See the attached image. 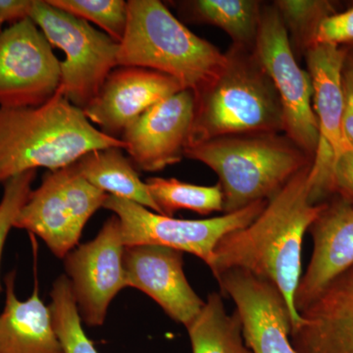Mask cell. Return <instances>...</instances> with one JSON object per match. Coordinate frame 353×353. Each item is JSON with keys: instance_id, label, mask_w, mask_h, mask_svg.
Here are the masks:
<instances>
[{"instance_id": "1", "label": "cell", "mask_w": 353, "mask_h": 353, "mask_svg": "<svg viewBox=\"0 0 353 353\" xmlns=\"http://www.w3.org/2000/svg\"><path fill=\"white\" fill-rule=\"evenodd\" d=\"M311 165L271 197L256 219L219 241L210 266L216 280L224 272L241 269L273 283L289 305L292 329L301 321L294 296L301 279L304 234L325 208L311 201Z\"/></svg>"}, {"instance_id": "2", "label": "cell", "mask_w": 353, "mask_h": 353, "mask_svg": "<svg viewBox=\"0 0 353 353\" xmlns=\"http://www.w3.org/2000/svg\"><path fill=\"white\" fill-rule=\"evenodd\" d=\"M109 148L125 150V143L95 128L59 88L43 105L0 108V183L41 167L58 170Z\"/></svg>"}, {"instance_id": "3", "label": "cell", "mask_w": 353, "mask_h": 353, "mask_svg": "<svg viewBox=\"0 0 353 353\" xmlns=\"http://www.w3.org/2000/svg\"><path fill=\"white\" fill-rule=\"evenodd\" d=\"M227 63V54L190 31L161 1H128L118 66L141 67L173 77L196 99Z\"/></svg>"}, {"instance_id": "4", "label": "cell", "mask_w": 353, "mask_h": 353, "mask_svg": "<svg viewBox=\"0 0 353 353\" xmlns=\"http://www.w3.org/2000/svg\"><path fill=\"white\" fill-rule=\"evenodd\" d=\"M227 55L226 67L194 99L187 148L224 137L284 131L277 92L254 51L234 46Z\"/></svg>"}, {"instance_id": "5", "label": "cell", "mask_w": 353, "mask_h": 353, "mask_svg": "<svg viewBox=\"0 0 353 353\" xmlns=\"http://www.w3.org/2000/svg\"><path fill=\"white\" fill-rule=\"evenodd\" d=\"M185 157L217 174L225 214L275 196L305 168L307 154L278 134H241L212 139L187 148Z\"/></svg>"}, {"instance_id": "6", "label": "cell", "mask_w": 353, "mask_h": 353, "mask_svg": "<svg viewBox=\"0 0 353 353\" xmlns=\"http://www.w3.org/2000/svg\"><path fill=\"white\" fill-rule=\"evenodd\" d=\"M30 19L51 46L65 53L60 62V92L73 105L87 108L118 67L119 43L87 21L43 0H34Z\"/></svg>"}, {"instance_id": "7", "label": "cell", "mask_w": 353, "mask_h": 353, "mask_svg": "<svg viewBox=\"0 0 353 353\" xmlns=\"http://www.w3.org/2000/svg\"><path fill=\"white\" fill-rule=\"evenodd\" d=\"M108 196L85 180L75 164L50 171L39 188L32 190L14 227L37 234L55 256L65 259Z\"/></svg>"}, {"instance_id": "8", "label": "cell", "mask_w": 353, "mask_h": 353, "mask_svg": "<svg viewBox=\"0 0 353 353\" xmlns=\"http://www.w3.org/2000/svg\"><path fill=\"white\" fill-rule=\"evenodd\" d=\"M267 202H254L236 212L203 220L176 219L113 196H108L103 208L119 218L125 246H166L192 253L210 268L219 241L231 232L248 226L263 211Z\"/></svg>"}, {"instance_id": "9", "label": "cell", "mask_w": 353, "mask_h": 353, "mask_svg": "<svg viewBox=\"0 0 353 353\" xmlns=\"http://www.w3.org/2000/svg\"><path fill=\"white\" fill-rule=\"evenodd\" d=\"M253 51L277 92L287 138L306 154H315L319 129L311 103V77L297 64L289 32L276 6L262 10Z\"/></svg>"}, {"instance_id": "10", "label": "cell", "mask_w": 353, "mask_h": 353, "mask_svg": "<svg viewBox=\"0 0 353 353\" xmlns=\"http://www.w3.org/2000/svg\"><path fill=\"white\" fill-rule=\"evenodd\" d=\"M60 61L32 19L0 34V108L43 105L60 85Z\"/></svg>"}, {"instance_id": "11", "label": "cell", "mask_w": 353, "mask_h": 353, "mask_svg": "<svg viewBox=\"0 0 353 353\" xmlns=\"http://www.w3.org/2000/svg\"><path fill=\"white\" fill-rule=\"evenodd\" d=\"M124 248L121 222L114 215L94 240L65 256L79 313L88 326H102L109 304L121 290L129 288L123 266Z\"/></svg>"}, {"instance_id": "12", "label": "cell", "mask_w": 353, "mask_h": 353, "mask_svg": "<svg viewBox=\"0 0 353 353\" xmlns=\"http://www.w3.org/2000/svg\"><path fill=\"white\" fill-rule=\"evenodd\" d=\"M345 59L347 52L336 46L314 44L306 51L313 87L314 112L319 129V141L309 178L311 185L318 192L331 189L336 160L343 152L352 150L343 132Z\"/></svg>"}, {"instance_id": "13", "label": "cell", "mask_w": 353, "mask_h": 353, "mask_svg": "<svg viewBox=\"0 0 353 353\" xmlns=\"http://www.w3.org/2000/svg\"><path fill=\"white\" fill-rule=\"evenodd\" d=\"M217 281L222 296L236 304L246 347L252 353H296L290 343L292 312L273 283L241 269L224 272Z\"/></svg>"}, {"instance_id": "14", "label": "cell", "mask_w": 353, "mask_h": 353, "mask_svg": "<svg viewBox=\"0 0 353 353\" xmlns=\"http://www.w3.org/2000/svg\"><path fill=\"white\" fill-rule=\"evenodd\" d=\"M194 95L183 90L157 102L123 132L125 150L141 170L157 172L185 157L194 116Z\"/></svg>"}, {"instance_id": "15", "label": "cell", "mask_w": 353, "mask_h": 353, "mask_svg": "<svg viewBox=\"0 0 353 353\" xmlns=\"http://www.w3.org/2000/svg\"><path fill=\"white\" fill-rule=\"evenodd\" d=\"M128 287L152 297L174 321L187 327L204 306L183 273V252L160 245L125 246Z\"/></svg>"}, {"instance_id": "16", "label": "cell", "mask_w": 353, "mask_h": 353, "mask_svg": "<svg viewBox=\"0 0 353 353\" xmlns=\"http://www.w3.org/2000/svg\"><path fill=\"white\" fill-rule=\"evenodd\" d=\"M183 90L176 79L166 74L141 67L118 66L83 112L102 132L117 138L148 109Z\"/></svg>"}, {"instance_id": "17", "label": "cell", "mask_w": 353, "mask_h": 353, "mask_svg": "<svg viewBox=\"0 0 353 353\" xmlns=\"http://www.w3.org/2000/svg\"><path fill=\"white\" fill-rule=\"evenodd\" d=\"M299 314L290 331L296 353H353V265Z\"/></svg>"}, {"instance_id": "18", "label": "cell", "mask_w": 353, "mask_h": 353, "mask_svg": "<svg viewBox=\"0 0 353 353\" xmlns=\"http://www.w3.org/2000/svg\"><path fill=\"white\" fill-rule=\"evenodd\" d=\"M313 252L294 296L297 313L309 305L336 276L353 265V206L347 201L325 203L308 230Z\"/></svg>"}, {"instance_id": "19", "label": "cell", "mask_w": 353, "mask_h": 353, "mask_svg": "<svg viewBox=\"0 0 353 353\" xmlns=\"http://www.w3.org/2000/svg\"><path fill=\"white\" fill-rule=\"evenodd\" d=\"M6 303L0 314V353H64L53 328L50 307L36 287L32 296L21 301L15 294V273L6 280Z\"/></svg>"}, {"instance_id": "20", "label": "cell", "mask_w": 353, "mask_h": 353, "mask_svg": "<svg viewBox=\"0 0 353 353\" xmlns=\"http://www.w3.org/2000/svg\"><path fill=\"white\" fill-rule=\"evenodd\" d=\"M122 148L92 150L81 157L75 167L85 180L109 196L120 197L161 214L145 183Z\"/></svg>"}, {"instance_id": "21", "label": "cell", "mask_w": 353, "mask_h": 353, "mask_svg": "<svg viewBox=\"0 0 353 353\" xmlns=\"http://www.w3.org/2000/svg\"><path fill=\"white\" fill-rule=\"evenodd\" d=\"M192 353H252L246 347L238 310L228 314L222 294H209L201 312L185 327Z\"/></svg>"}, {"instance_id": "22", "label": "cell", "mask_w": 353, "mask_h": 353, "mask_svg": "<svg viewBox=\"0 0 353 353\" xmlns=\"http://www.w3.org/2000/svg\"><path fill=\"white\" fill-rule=\"evenodd\" d=\"M197 20L214 25L226 32L234 46L253 50L259 32L262 10L253 0H197L189 2Z\"/></svg>"}, {"instance_id": "23", "label": "cell", "mask_w": 353, "mask_h": 353, "mask_svg": "<svg viewBox=\"0 0 353 353\" xmlns=\"http://www.w3.org/2000/svg\"><path fill=\"white\" fill-rule=\"evenodd\" d=\"M145 183L162 215L173 217L179 210L209 215L224 209V194L220 183L205 187L174 178H150Z\"/></svg>"}, {"instance_id": "24", "label": "cell", "mask_w": 353, "mask_h": 353, "mask_svg": "<svg viewBox=\"0 0 353 353\" xmlns=\"http://www.w3.org/2000/svg\"><path fill=\"white\" fill-rule=\"evenodd\" d=\"M50 296L53 328L64 353H99L83 332L82 318L67 276L55 281Z\"/></svg>"}, {"instance_id": "25", "label": "cell", "mask_w": 353, "mask_h": 353, "mask_svg": "<svg viewBox=\"0 0 353 353\" xmlns=\"http://www.w3.org/2000/svg\"><path fill=\"white\" fill-rule=\"evenodd\" d=\"M75 17L94 23L120 43L128 24V2L123 0H48Z\"/></svg>"}, {"instance_id": "26", "label": "cell", "mask_w": 353, "mask_h": 353, "mask_svg": "<svg viewBox=\"0 0 353 353\" xmlns=\"http://www.w3.org/2000/svg\"><path fill=\"white\" fill-rule=\"evenodd\" d=\"M285 27L294 32L297 41H304L307 48L316 27L329 16L330 4L313 0H280L275 2Z\"/></svg>"}, {"instance_id": "27", "label": "cell", "mask_w": 353, "mask_h": 353, "mask_svg": "<svg viewBox=\"0 0 353 353\" xmlns=\"http://www.w3.org/2000/svg\"><path fill=\"white\" fill-rule=\"evenodd\" d=\"M37 170L27 171L4 183L3 196L0 201V259L9 231L31 194Z\"/></svg>"}, {"instance_id": "28", "label": "cell", "mask_w": 353, "mask_h": 353, "mask_svg": "<svg viewBox=\"0 0 353 353\" xmlns=\"http://www.w3.org/2000/svg\"><path fill=\"white\" fill-rule=\"evenodd\" d=\"M350 41H353V8L323 18L316 27L309 46L314 44L339 46Z\"/></svg>"}, {"instance_id": "29", "label": "cell", "mask_w": 353, "mask_h": 353, "mask_svg": "<svg viewBox=\"0 0 353 353\" xmlns=\"http://www.w3.org/2000/svg\"><path fill=\"white\" fill-rule=\"evenodd\" d=\"M334 192H339L343 201L353 206V150L341 155L334 164L333 175Z\"/></svg>"}, {"instance_id": "30", "label": "cell", "mask_w": 353, "mask_h": 353, "mask_svg": "<svg viewBox=\"0 0 353 353\" xmlns=\"http://www.w3.org/2000/svg\"><path fill=\"white\" fill-rule=\"evenodd\" d=\"M34 0H0V21L11 25L29 19Z\"/></svg>"}, {"instance_id": "31", "label": "cell", "mask_w": 353, "mask_h": 353, "mask_svg": "<svg viewBox=\"0 0 353 353\" xmlns=\"http://www.w3.org/2000/svg\"><path fill=\"white\" fill-rule=\"evenodd\" d=\"M345 88V111L343 117V132L348 146L353 150V85L343 78Z\"/></svg>"}, {"instance_id": "32", "label": "cell", "mask_w": 353, "mask_h": 353, "mask_svg": "<svg viewBox=\"0 0 353 353\" xmlns=\"http://www.w3.org/2000/svg\"><path fill=\"white\" fill-rule=\"evenodd\" d=\"M343 78L347 79L353 85V57L348 60L347 68H343Z\"/></svg>"}, {"instance_id": "33", "label": "cell", "mask_w": 353, "mask_h": 353, "mask_svg": "<svg viewBox=\"0 0 353 353\" xmlns=\"http://www.w3.org/2000/svg\"><path fill=\"white\" fill-rule=\"evenodd\" d=\"M1 27H2V23H1V21H0V34H1Z\"/></svg>"}]
</instances>
